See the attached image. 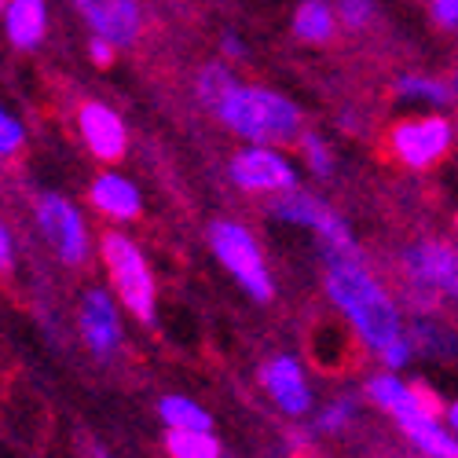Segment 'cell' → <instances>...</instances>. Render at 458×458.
<instances>
[{
  "label": "cell",
  "instance_id": "cell-1",
  "mask_svg": "<svg viewBox=\"0 0 458 458\" xmlns=\"http://www.w3.org/2000/svg\"><path fill=\"white\" fill-rule=\"evenodd\" d=\"M327 272H323V286L330 304L341 312L356 334L360 345H367L389 370H400L414 345L411 334L403 327L400 304L393 297V290L381 283V276L363 260V253H327L323 257Z\"/></svg>",
  "mask_w": 458,
  "mask_h": 458
},
{
  "label": "cell",
  "instance_id": "cell-2",
  "mask_svg": "<svg viewBox=\"0 0 458 458\" xmlns=\"http://www.w3.org/2000/svg\"><path fill=\"white\" fill-rule=\"evenodd\" d=\"M209 114L239 143L253 147H286L304 132V110L286 92L257 81H235Z\"/></svg>",
  "mask_w": 458,
  "mask_h": 458
},
{
  "label": "cell",
  "instance_id": "cell-3",
  "mask_svg": "<svg viewBox=\"0 0 458 458\" xmlns=\"http://www.w3.org/2000/svg\"><path fill=\"white\" fill-rule=\"evenodd\" d=\"M458 129L444 110H407L381 132V150L407 173H429L451 158Z\"/></svg>",
  "mask_w": 458,
  "mask_h": 458
},
{
  "label": "cell",
  "instance_id": "cell-4",
  "mask_svg": "<svg viewBox=\"0 0 458 458\" xmlns=\"http://www.w3.org/2000/svg\"><path fill=\"white\" fill-rule=\"evenodd\" d=\"M206 242H209V253L224 264V272L239 283L242 293H250L260 304H268L276 297V279L268 268V257H264V246L242 220L216 216L206 227Z\"/></svg>",
  "mask_w": 458,
  "mask_h": 458
},
{
  "label": "cell",
  "instance_id": "cell-5",
  "mask_svg": "<svg viewBox=\"0 0 458 458\" xmlns=\"http://www.w3.org/2000/svg\"><path fill=\"white\" fill-rule=\"evenodd\" d=\"M99 260L106 268L110 290L122 301V309H129L140 323H155V304H158V283L150 272V260L140 250L136 239H129L125 232H103L99 239Z\"/></svg>",
  "mask_w": 458,
  "mask_h": 458
},
{
  "label": "cell",
  "instance_id": "cell-6",
  "mask_svg": "<svg viewBox=\"0 0 458 458\" xmlns=\"http://www.w3.org/2000/svg\"><path fill=\"white\" fill-rule=\"evenodd\" d=\"M268 213H272V220H279V224H286V227L309 232V235L319 242L323 257H327V253H356V250H360L349 220L341 216L327 199L312 195V191H304V187L286 191V195H276V199L268 202Z\"/></svg>",
  "mask_w": 458,
  "mask_h": 458
},
{
  "label": "cell",
  "instance_id": "cell-7",
  "mask_svg": "<svg viewBox=\"0 0 458 458\" xmlns=\"http://www.w3.org/2000/svg\"><path fill=\"white\" fill-rule=\"evenodd\" d=\"M33 224L66 268H85L92 260L89 220L66 195H59V191H37L33 195Z\"/></svg>",
  "mask_w": 458,
  "mask_h": 458
},
{
  "label": "cell",
  "instance_id": "cell-8",
  "mask_svg": "<svg viewBox=\"0 0 458 458\" xmlns=\"http://www.w3.org/2000/svg\"><path fill=\"white\" fill-rule=\"evenodd\" d=\"M227 180H232L242 195L276 199V195H286V191L301 187V169L293 165V158L283 147L242 143L232 155V162H227Z\"/></svg>",
  "mask_w": 458,
  "mask_h": 458
},
{
  "label": "cell",
  "instance_id": "cell-9",
  "mask_svg": "<svg viewBox=\"0 0 458 458\" xmlns=\"http://www.w3.org/2000/svg\"><path fill=\"white\" fill-rule=\"evenodd\" d=\"M400 272L411 293L458 301V242L418 239L400 253Z\"/></svg>",
  "mask_w": 458,
  "mask_h": 458
},
{
  "label": "cell",
  "instance_id": "cell-10",
  "mask_svg": "<svg viewBox=\"0 0 458 458\" xmlns=\"http://www.w3.org/2000/svg\"><path fill=\"white\" fill-rule=\"evenodd\" d=\"M73 125H78V136L96 162L114 165L129 155V125L110 103L81 99L78 110H73Z\"/></svg>",
  "mask_w": 458,
  "mask_h": 458
},
{
  "label": "cell",
  "instance_id": "cell-11",
  "mask_svg": "<svg viewBox=\"0 0 458 458\" xmlns=\"http://www.w3.org/2000/svg\"><path fill=\"white\" fill-rule=\"evenodd\" d=\"M70 4L85 19L92 37H106L118 48H132L147 30L143 0H70Z\"/></svg>",
  "mask_w": 458,
  "mask_h": 458
},
{
  "label": "cell",
  "instance_id": "cell-12",
  "mask_svg": "<svg viewBox=\"0 0 458 458\" xmlns=\"http://www.w3.org/2000/svg\"><path fill=\"white\" fill-rule=\"evenodd\" d=\"M118 297L106 286H89L81 297V309H78V327L81 337L92 356L110 360L114 352L122 349V309H118Z\"/></svg>",
  "mask_w": 458,
  "mask_h": 458
},
{
  "label": "cell",
  "instance_id": "cell-13",
  "mask_svg": "<svg viewBox=\"0 0 458 458\" xmlns=\"http://www.w3.org/2000/svg\"><path fill=\"white\" fill-rule=\"evenodd\" d=\"M367 396L381 407L389 411L396 422H414V418H440L447 407L437 400V393L429 386H414V381H400L393 370L386 374H374L367 381Z\"/></svg>",
  "mask_w": 458,
  "mask_h": 458
},
{
  "label": "cell",
  "instance_id": "cell-14",
  "mask_svg": "<svg viewBox=\"0 0 458 458\" xmlns=\"http://www.w3.org/2000/svg\"><path fill=\"white\" fill-rule=\"evenodd\" d=\"M89 206L110 224H132L143 216V191L118 169H103L89 183Z\"/></svg>",
  "mask_w": 458,
  "mask_h": 458
},
{
  "label": "cell",
  "instance_id": "cell-15",
  "mask_svg": "<svg viewBox=\"0 0 458 458\" xmlns=\"http://www.w3.org/2000/svg\"><path fill=\"white\" fill-rule=\"evenodd\" d=\"M260 381L268 396L276 400V407H283L286 414H304L312 407V393L309 381H304V370L293 356H276L260 367Z\"/></svg>",
  "mask_w": 458,
  "mask_h": 458
},
{
  "label": "cell",
  "instance_id": "cell-16",
  "mask_svg": "<svg viewBox=\"0 0 458 458\" xmlns=\"http://www.w3.org/2000/svg\"><path fill=\"white\" fill-rule=\"evenodd\" d=\"M4 37L19 52L41 48L48 37V0H8L4 4Z\"/></svg>",
  "mask_w": 458,
  "mask_h": 458
},
{
  "label": "cell",
  "instance_id": "cell-17",
  "mask_svg": "<svg viewBox=\"0 0 458 458\" xmlns=\"http://www.w3.org/2000/svg\"><path fill=\"white\" fill-rule=\"evenodd\" d=\"M389 96L411 110H447L454 103L451 81L437 78V73H422V70H407L400 78H393Z\"/></svg>",
  "mask_w": 458,
  "mask_h": 458
},
{
  "label": "cell",
  "instance_id": "cell-18",
  "mask_svg": "<svg viewBox=\"0 0 458 458\" xmlns=\"http://www.w3.org/2000/svg\"><path fill=\"white\" fill-rule=\"evenodd\" d=\"M290 30H293V37H297L301 45H316V48L330 45L334 37L341 33L334 0H297Z\"/></svg>",
  "mask_w": 458,
  "mask_h": 458
},
{
  "label": "cell",
  "instance_id": "cell-19",
  "mask_svg": "<svg viewBox=\"0 0 458 458\" xmlns=\"http://www.w3.org/2000/svg\"><path fill=\"white\" fill-rule=\"evenodd\" d=\"M414 447H422L429 458H458V433L444 429L440 418H414L400 426Z\"/></svg>",
  "mask_w": 458,
  "mask_h": 458
},
{
  "label": "cell",
  "instance_id": "cell-20",
  "mask_svg": "<svg viewBox=\"0 0 458 458\" xmlns=\"http://www.w3.org/2000/svg\"><path fill=\"white\" fill-rule=\"evenodd\" d=\"M239 78H235V70H232V63H224V59H209L206 66H199L195 70V99L206 106V110H213L216 103H220V96L232 89Z\"/></svg>",
  "mask_w": 458,
  "mask_h": 458
},
{
  "label": "cell",
  "instance_id": "cell-21",
  "mask_svg": "<svg viewBox=\"0 0 458 458\" xmlns=\"http://www.w3.org/2000/svg\"><path fill=\"white\" fill-rule=\"evenodd\" d=\"M297 155H301L304 169H309V176H316V180H334V173H337V155H334V147H330L319 132L304 129L301 140H297Z\"/></svg>",
  "mask_w": 458,
  "mask_h": 458
},
{
  "label": "cell",
  "instance_id": "cell-22",
  "mask_svg": "<svg viewBox=\"0 0 458 458\" xmlns=\"http://www.w3.org/2000/svg\"><path fill=\"white\" fill-rule=\"evenodd\" d=\"M162 418H165V426L169 429H195V433H209V414L195 403V400H187V396H165L158 403Z\"/></svg>",
  "mask_w": 458,
  "mask_h": 458
},
{
  "label": "cell",
  "instance_id": "cell-23",
  "mask_svg": "<svg viewBox=\"0 0 458 458\" xmlns=\"http://www.w3.org/2000/svg\"><path fill=\"white\" fill-rule=\"evenodd\" d=\"M165 447L173 458H220V444L209 433H195V429H169Z\"/></svg>",
  "mask_w": 458,
  "mask_h": 458
},
{
  "label": "cell",
  "instance_id": "cell-24",
  "mask_svg": "<svg viewBox=\"0 0 458 458\" xmlns=\"http://www.w3.org/2000/svg\"><path fill=\"white\" fill-rule=\"evenodd\" d=\"M22 147H26V125H22L19 114L0 99V162L19 158Z\"/></svg>",
  "mask_w": 458,
  "mask_h": 458
},
{
  "label": "cell",
  "instance_id": "cell-25",
  "mask_svg": "<svg viewBox=\"0 0 458 458\" xmlns=\"http://www.w3.org/2000/svg\"><path fill=\"white\" fill-rule=\"evenodd\" d=\"M334 8H337V22L345 33H367L377 19L374 0H334Z\"/></svg>",
  "mask_w": 458,
  "mask_h": 458
},
{
  "label": "cell",
  "instance_id": "cell-26",
  "mask_svg": "<svg viewBox=\"0 0 458 458\" xmlns=\"http://www.w3.org/2000/svg\"><path fill=\"white\" fill-rule=\"evenodd\" d=\"M426 15L440 33H458V0H426Z\"/></svg>",
  "mask_w": 458,
  "mask_h": 458
},
{
  "label": "cell",
  "instance_id": "cell-27",
  "mask_svg": "<svg viewBox=\"0 0 458 458\" xmlns=\"http://www.w3.org/2000/svg\"><path fill=\"white\" fill-rule=\"evenodd\" d=\"M118 45H110L106 37H92L89 41V59H92V66H99V70H110L114 66V59H118Z\"/></svg>",
  "mask_w": 458,
  "mask_h": 458
},
{
  "label": "cell",
  "instance_id": "cell-28",
  "mask_svg": "<svg viewBox=\"0 0 458 458\" xmlns=\"http://www.w3.org/2000/svg\"><path fill=\"white\" fill-rule=\"evenodd\" d=\"M216 48H220V59H224V63H246V59H250V45L242 41L239 33H224Z\"/></svg>",
  "mask_w": 458,
  "mask_h": 458
},
{
  "label": "cell",
  "instance_id": "cell-29",
  "mask_svg": "<svg viewBox=\"0 0 458 458\" xmlns=\"http://www.w3.org/2000/svg\"><path fill=\"white\" fill-rule=\"evenodd\" d=\"M352 418V400H337V403H330L327 407V414H323V429H341Z\"/></svg>",
  "mask_w": 458,
  "mask_h": 458
},
{
  "label": "cell",
  "instance_id": "cell-30",
  "mask_svg": "<svg viewBox=\"0 0 458 458\" xmlns=\"http://www.w3.org/2000/svg\"><path fill=\"white\" fill-rule=\"evenodd\" d=\"M15 268V239L8 232V224L0 220V272H12Z\"/></svg>",
  "mask_w": 458,
  "mask_h": 458
},
{
  "label": "cell",
  "instance_id": "cell-31",
  "mask_svg": "<svg viewBox=\"0 0 458 458\" xmlns=\"http://www.w3.org/2000/svg\"><path fill=\"white\" fill-rule=\"evenodd\" d=\"M444 414H447V418H451V429H454V433H458V400H454V403H451V407H447V411H444Z\"/></svg>",
  "mask_w": 458,
  "mask_h": 458
},
{
  "label": "cell",
  "instance_id": "cell-32",
  "mask_svg": "<svg viewBox=\"0 0 458 458\" xmlns=\"http://www.w3.org/2000/svg\"><path fill=\"white\" fill-rule=\"evenodd\" d=\"M447 81H451V92H454V103H458V63H454V70H451Z\"/></svg>",
  "mask_w": 458,
  "mask_h": 458
},
{
  "label": "cell",
  "instance_id": "cell-33",
  "mask_svg": "<svg viewBox=\"0 0 458 458\" xmlns=\"http://www.w3.org/2000/svg\"><path fill=\"white\" fill-rule=\"evenodd\" d=\"M4 4H8V0H0V12H4Z\"/></svg>",
  "mask_w": 458,
  "mask_h": 458
}]
</instances>
